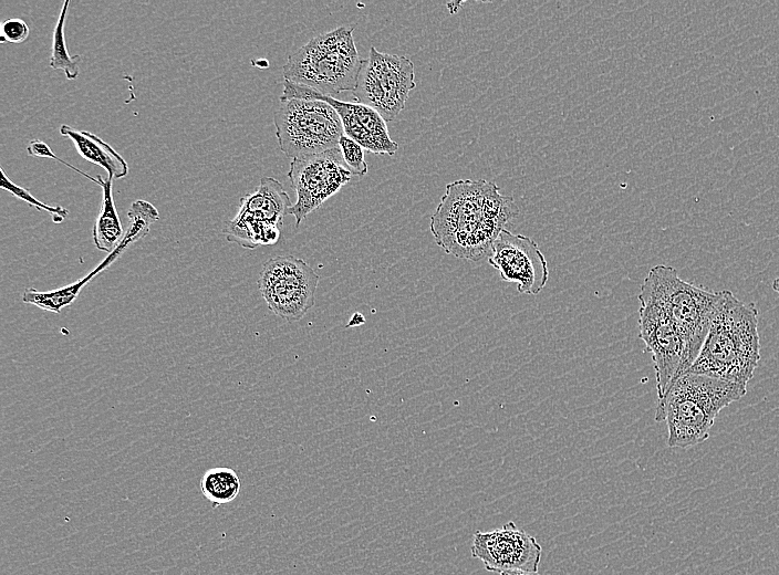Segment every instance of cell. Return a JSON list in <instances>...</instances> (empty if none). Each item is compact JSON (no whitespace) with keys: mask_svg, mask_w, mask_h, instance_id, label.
<instances>
[{"mask_svg":"<svg viewBox=\"0 0 779 575\" xmlns=\"http://www.w3.org/2000/svg\"><path fill=\"white\" fill-rule=\"evenodd\" d=\"M518 213L513 198L495 182L459 179L446 185L430 231L448 254L478 261L489 255L498 234Z\"/></svg>","mask_w":779,"mask_h":575,"instance_id":"cell-1","label":"cell"},{"mask_svg":"<svg viewBox=\"0 0 779 575\" xmlns=\"http://www.w3.org/2000/svg\"><path fill=\"white\" fill-rule=\"evenodd\" d=\"M760 358L755 303H745L728 290L720 291L703 346L686 372L747 386Z\"/></svg>","mask_w":779,"mask_h":575,"instance_id":"cell-2","label":"cell"},{"mask_svg":"<svg viewBox=\"0 0 779 575\" xmlns=\"http://www.w3.org/2000/svg\"><path fill=\"white\" fill-rule=\"evenodd\" d=\"M746 393L745 385L686 372L657 400L655 420L666 421L668 447L687 449L707 440L720 410Z\"/></svg>","mask_w":779,"mask_h":575,"instance_id":"cell-3","label":"cell"},{"mask_svg":"<svg viewBox=\"0 0 779 575\" xmlns=\"http://www.w3.org/2000/svg\"><path fill=\"white\" fill-rule=\"evenodd\" d=\"M353 32L354 28L339 27L312 38L289 55L284 80L328 96L353 91L363 61Z\"/></svg>","mask_w":779,"mask_h":575,"instance_id":"cell-4","label":"cell"},{"mask_svg":"<svg viewBox=\"0 0 779 575\" xmlns=\"http://www.w3.org/2000/svg\"><path fill=\"white\" fill-rule=\"evenodd\" d=\"M719 296L720 291L694 285L673 266L658 264L644 279L638 300L657 304L673 321L685 343L688 369L703 346Z\"/></svg>","mask_w":779,"mask_h":575,"instance_id":"cell-5","label":"cell"},{"mask_svg":"<svg viewBox=\"0 0 779 575\" xmlns=\"http://www.w3.org/2000/svg\"><path fill=\"white\" fill-rule=\"evenodd\" d=\"M274 112L276 136L289 158L320 154L339 146L344 135L336 111L319 100H280Z\"/></svg>","mask_w":779,"mask_h":575,"instance_id":"cell-6","label":"cell"},{"mask_svg":"<svg viewBox=\"0 0 779 575\" xmlns=\"http://www.w3.org/2000/svg\"><path fill=\"white\" fill-rule=\"evenodd\" d=\"M415 87L414 64L408 58L380 52L372 45L368 58L362 61L352 92L355 102L391 122L403 111Z\"/></svg>","mask_w":779,"mask_h":575,"instance_id":"cell-7","label":"cell"},{"mask_svg":"<svg viewBox=\"0 0 779 575\" xmlns=\"http://www.w3.org/2000/svg\"><path fill=\"white\" fill-rule=\"evenodd\" d=\"M283 185L273 177H261L258 189L240 199L236 217L224 233L227 240L247 249L278 242L280 227L292 206Z\"/></svg>","mask_w":779,"mask_h":575,"instance_id":"cell-8","label":"cell"},{"mask_svg":"<svg viewBox=\"0 0 779 575\" xmlns=\"http://www.w3.org/2000/svg\"><path fill=\"white\" fill-rule=\"evenodd\" d=\"M318 282L319 274L305 261L279 255L263 263L258 286L273 314L295 322L314 305Z\"/></svg>","mask_w":779,"mask_h":575,"instance_id":"cell-9","label":"cell"},{"mask_svg":"<svg viewBox=\"0 0 779 575\" xmlns=\"http://www.w3.org/2000/svg\"><path fill=\"white\" fill-rule=\"evenodd\" d=\"M287 175L297 194V201L288 209V215L295 218V226L299 227L310 212L349 182L353 174L337 146L320 154L293 158Z\"/></svg>","mask_w":779,"mask_h":575,"instance_id":"cell-10","label":"cell"},{"mask_svg":"<svg viewBox=\"0 0 779 575\" xmlns=\"http://www.w3.org/2000/svg\"><path fill=\"white\" fill-rule=\"evenodd\" d=\"M640 304L638 336L652 355L659 400L672 383L687 369L685 343L662 307L645 300H640Z\"/></svg>","mask_w":779,"mask_h":575,"instance_id":"cell-11","label":"cell"},{"mask_svg":"<svg viewBox=\"0 0 779 575\" xmlns=\"http://www.w3.org/2000/svg\"><path fill=\"white\" fill-rule=\"evenodd\" d=\"M288 98L319 100L328 103L336 111L342 122L344 135L370 153L392 156L398 149V144L388 134L384 118L366 105L340 101L284 80L280 100Z\"/></svg>","mask_w":779,"mask_h":575,"instance_id":"cell-12","label":"cell"},{"mask_svg":"<svg viewBox=\"0 0 779 575\" xmlns=\"http://www.w3.org/2000/svg\"><path fill=\"white\" fill-rule=\"evenodd\" d=\"M488 263L500 278L517 286L522 294H538L547 284V260L537 242L529 237L503 229L495 240Z\"/></svg>","mask_w":779,"mask_h":575,"instance_id":"cell-13","label":"cell"},{"mask_svg":"<svg viewBox=\"0 0 779 575\" xmlns=\"http://www.w3.org/2000/svg\"><path fill=\"white\" fill-rule=\"evenodd\" d=\"M471 555L490 572H538L541 546L532 535L509 521L492 531H477L472 537Z\"/></svg>","mask_w":779,"mask_h":575,"instance_id":"cell-14","label":"cell"},{"mask_svg":"<svg viewBox=\"0 0 779 575\" xmlns=\"http://www.w3.org/2000/svg\"><path fill=\"white\" fill-rule=\"evenodd\" d=\"M127 215L131 221L123 240L92 272L69 285L51 291L41 292L34 288H28L23 291L22 301L53 313H60L62 309L72 304L81 290L95 275L108 268L132 242L144 238L149 231L150 223L159 218L157 209L145 200L133 202Z\"/></svg>","mask_w":779,"mask_h":575,"instance_id":"cell-15","label":"cell"},{"mask_svg":"<svg viewBox=\"0 0 779 575\" xmlns=\"http://www.w3.org/2000/svg\"><path fill=\"white\" fill-rule=\"evenodd\" d=\"M60 134L73 142L81 157L103 168L108 179L116 180L127 176L128 165L125 159L97 135L76 130L65 124L61 125Z\"/></svg>","mask_w":779,"mask_h":575,"instance_id":"cell-16","label":"cell"},{"mask_svg":"<svg viewBox=\"0 0 779 575\" xmlns=\"http://www.w3.org/2000/svg\"><path fill=\"white\" fill-rule=\"evenodd\" d=\"M102 188V203L93 226V242L97 250L111 253L121 243L125 233L118 217L113 195L111 179L96 176Z\"/></svg>","mask_w":779,"mask_h":575,"instance_id":"cell-17","label":"cell"},{"mask_svg":"<svg viewBox=\"0 0 779 575\" xmlns=\"http://www.w3.org/2000/svg\"><path fill=\"white\" fill-rule=\"evenodd\" d=\"M200 491L212 504L221 505L233 501L241 489L237 472L227 467L208 469L200 479Z\"/></svg>","mask_w":779,"mask_h":575,"instance_id":"cell-18","label":"cell"},{"mask_svg":"<svg viewBox=\"0 0 779 575\" xmlns=\"http://www.w3.org/2000/svg\"><path fill=\"white\" fill-rule=\"evenodd\" d=\"M69 6V0L63 2L53 31L50 67L53 70H62L67 80H75L80 73L79 62L81 61V55H70L66 48L64 24Z\"/></svg>","mask_w":779,"mask_h":575,"instance_id":"cell-19","label":"cell"},{"mask_svg":"<svg viewBox=\"0 0 779 575\" xmlns=\"http://www.w3.org/2000/svg\"><path fill=\"white\" fill-rule=\"evenodd\" d=\"M0 187L9 191L13 197L27 202L39 211L48 212L54 223H61L69 215V210L62 206H50L33 197L30 191L9 179L2 167H0Z\"/></svg>","mask_w":779,"mask_h":575,"instance_id":"cell-20","label":"cell"},{"mask_svg":"<svg viewBox=\"0 0 779 575\" xmlns=\"http://www.w3.org/2000/svg\"><path fill=\"white\" fill-rule=\"evenodd\" d=\"M339 148L341 149L344 163L353 175L363 177L367 174L364 148L359 143L343 135L339 142Z\"/></svg>","mask_w":779,"mask_h":575,"instance_id":"cell-21","label":"cell"},{"mask_svg":"<svg viewBox=\"0 0 779 575\" xmlns=\"http://www.w3.org/2000/svg\"><path fill=\"white\" fill-rule=\"evenodd\" d=\"M29 27L25 21L19 18H10L0 25L1 43L19 44L29 38Z\"/></svg>","mask_w":779,"mask_h":575,"instance_id":"cell-22","label":"cell"},{"mask_svg":"<svg viewBox=\"0 0 779 575\" xmlns=\"http://www.w3.org/2000/svg\"><path fill=\"white\" fill-rule=\"evenodd\" d=\"M27 153H28L29 156H32V157H41V158H51V159H54V160H56V161H59V163L65 165L66 167L73 169V170L76 171L77 174L84 176L85 178L90 179L91 181L97 184V179H96V178L90 176V175L86 174L85 171H83V170L76 168L75 166H73V165H71V164H69V163H66V161H64V160L61 159L60 157H58V156L51 150V148H50L44 142H42V140H40V139H33V140H31V142L29 143L28 147H27Z\"/></svg>","mask_w":779,"mask_h":575,"instance_id":"cell-23","label":"cell"},{"mask_svg":"<svg viewBox=\"0 0 779 575\" xmlns=\"http://www.w3.org/2000/svg\"><path fill=\"white\" fill-rule=\"evenodd\" d=\"M364 323H365V317H364L361 313L355 312V313L352 315L350 322L347 323V327L360 326V325H362V324H364Z\"/></svg>","mask_w":779,"mask_h":575,"instance_id":"cell-24","label":"cell"},{"mask_svg":"<svg viewBox=\"0 0 779 575\" xmlns=\"http://www.w3.org/2000/svg\"><path fill=\"white\" fill-rule=\"evenodd\" d=\"M499 575H541V574H539L538 572L511 571V572L500 573Z\"/></svg>","mask_w":779,"mask_h":575,"instance_id":"cell-25","label":"cell"},{"mask_svg":"<svg viewBox=\"0 0 779 575\" xmlns=\"http://www.w3.org/2000/svg\"><path fill=\"white\" fill-rule=\"evenodd\" d=\"M771 286H772L773 291L777 292V294H778V296H779V276H777V278L772 281Z\"/></svg>","mask_w":779,"mask_h":575,"instance_id":"cell-26","label":"cell"},{"mask_svg":"<svg viewBox=\"0 0 779 575\" xmlns=\"http://www.w3.org/2000/svg\"><path fill=\"white\" fill-rule=\"evenodd\" d=\"M258 62H263V67H267V66L269 65V63H268L267 60H258ZM261 64H262V63H257L258 66H261V67H262Z\"/></svg>","mask_w":779,"mask_h":575,"instance_id":"cell-27","label":"cell"}]
</instances>
